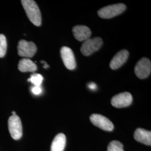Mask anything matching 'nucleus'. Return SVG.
Segmentation results:
<instances>
[{"label": "nucleus", "mask_w": 151, "mask_h": 151, "mask_svg": "<svg viewBox=\"0 0 151 151\" xmlns=\"http://www.w3.org/2000/svg\"><path fill=\"white\" fill-rule=\"evenodd\" d=\"M21 2L30 21L35 26H40L42 16L37 3L32 0H22Z\"/></svg>", "instance_id": "1"}, {"label": "nucleus", "mask_w": 151, "mask_h": 151, "mask_svg": "<svg viewBox=\"0 0 151 151\" xmlns=\"http://www.w3.org/2000/svg\"><path fill=\"white\" fill-rule=\"evenodd\" d=\"M126 9V6L123 4H117L107 6L98 11V15L103 19H110L119 15Z\"/></svg>", "instance_id": "2"}, {"label": "nucleus", "mask_w": 151, "mask_h": 151, "mask_svg": "<svg viewBox=\"0 0 151 151\" xmlns=\"http://www.w3.org/2000/svg\"><path fill=\"white\" fill-rule=\"evenodd\" d=\"M103 43L101 38H88L82 44L81 48V53L85 56H88L97 51L101 48Z\"/></svg>", "instance_id": "3"}, {"label": "nucleus", "mask_w": 151, "mask_h": 151, "mask_svg": "<svg viewBox=\"0 0 151 151\" xmlns=\"http://www.w3.org/2000/svg\"><path fill=\"white\" fill-rule=\"evenodd\" d=\"M9 130L11 137L18 140L22 138V127L20 118L17 115H12L8 120Z\"/></svg>", "instance_id": "4"}, {"label": "nucleus", "mask_w": 151, "mask_h": 151, "mask_svg": "<svg viewBox=\"0 0 151 151\" xmlns=\"http://www.w3.org/2000/svg\"><path fill=\"white\" fill-rule=\"evenodd\" d=\"M18 54L23 57L32 58L37 51V48L32 42H27L25 40H20L17 45Z\"/></svg>", "instance_id": "5"}, {"label": "nucleus", "mask_w": 151, "mask_h": 151, "mask_svg": "<svg viewBox=\"0 0 151 151\" xmlns=\"http://www.w3.org/2000/svg\"><path fill=\"white\" fill-rule=\"evenodd\" d=\"M151 63L150 60L143 58L136 64L134 72L136 76L140 79H145L151 73Z\"/></svg>", "instance_id": "6"}, {"label": "nucleus", "mask_w": 151, "mask_h": 151, "mask_svg": "<svg viewBox=\"0 0 151 151\" xmlns=\"http://www.w3.org/2000/svg\"><path fill=\"white\" fill-rule=\"evenodd\" d=\"M92 123L101 129L111 132L114 129L113 123L106 117L100 114H92L90 118Z\"/></svg>", "instance_id": "7"}, {"label": "nucleus", "mask_w": 151, "mask_h": 151, "mask_svg": "<svg viewBox=\"0 0 151 151\" xmlns=\"http://www.w3.org/2000/svg\"><path fill=\"white\" fill-rule=\"evenodd\" d=\"M133 98L129 92H124L114 96L111 99V105L117 108H125L132 103Z\"/></svg>", "instance_id": "8"}, {"label": "nucleus", "mask_w": 151, "mask_h": 151, "mask_svg": "<svg viewBox=\"0 0 151 151\" xmlns=\"http://www.w3.org/2000/svg\"><path fill=\"white\" fill-rule=\"evenodd\" d=\"M60 55L65 67L70 70L75 69L76 67L75 55L71 49L67 47H63L60 49Z\"/></svg>", "instance_id": "9"}, {"label": "nucleus", "mask_w": 151, "mask_h": 151, "mask_svg": "<svg viewBox=\"0 0 151 151\" xmlns=\"http://www.w3.org/2000/svg\"><path fill=\"white\" fill-rule=\"evenodd\" d=\"M129 52L127 50H122L118 52L110 63V67L112 70H116L124 64L128 60Z\"/></svg>", "instance_id": "10"}, {"label": "nucleus", "mask_w": 151, "mask_h": 151, "mask_svg": "<svg viewBox=\"0 0 151 151\" xmlns=\"http://www.w3.org/2000/svg\"><path fill=\"white\" fill-rule=\"evenodd\" d=\"M72 32L73 35L77 40L84 42L91 35V31L89 27L84 25H77L73 28Z\"/></svg>", "instance_id": "11"}, {"label": "nucleus", "mask_w": 151, "mask_h": 151, "mask_svg": "<svg viewBox=\"0 0 151 151\" xmlns=\"http://www.w3.org/2000/svg\"><path fill=\"white\" fill-rule=\"evenodd\" d=\"M135 140L147 146L151 145V132L142 128L137 129L134 134Z\"/></svg>", "instance_id": "12"}, {"label": "nucleus", "mask_w": 151, "mask_h": 151, "mask_svg": "<svg viewBox=\"0 0 151 151\" xmlns=\"http://www.w3.org/2000/svg\"><path fill=\"white\" fill-rule=\"evenodd\" d=\"M66 143L65 135L60 133L56 135L51 145V151H63Z\"/></svg>", "instance_id": "13"}, {"label": "nucleus", "mask_w": 151, "mask_h": 151, "mask_svg": "<svg viewBox=\"0 0 151 151\" xmlns=\"http://www.w3.org/2000/svg\"><path fill=\"white\" fill-rule=\"evenodd\" d=\"M18 68L22 72H35L37 70V66L32 60L29 58H24L20 60Z\"/></svg>", "instance_id": "14"}, {"label": "nucleus", "mask_w": 151, "mask_h": 151, "mask_svg": "<svg viewBox=\"0 0 151 151\" xmlns=\"http://www.w3.org/2000/svg\"><path fill=\"white\" fill-rule=\"evenodd\" d=\"M108 151H124L123 145L118 140H113L108 145Z\"/></svg>", "instance_id": "15"}, {"label": "nucleus", "mask_w": 151, "mask_h": 151, "mask_svg": "<svg viewBox=\"0 0 151 151\" xmlns=\"http://www.w3.org/2000/svg\"><path fill=\"white\" fill-rule=\"evenodd\" d=\"M43 80V77L42 76L38 73H34L31 76L30 78H29L27 81L31 82V83L34 85V86L40 87Z\"/></svg>", "instance_id": "16"}, {"label": "nucleus", "mask_w": 151, "mask_h": 151, "mask_svg": "<svg viewBox=\"0 0 151 151\" xmlns=\"http://www.w3.org/2000/svg\"><path fill=\"white\" fill-rule=\"evenodd\" d=\"M7 50V41L5 36L0 34V58H2L5 55Z\"/></svg>", "instance_id": "17"}, {"label": "nucleus", "mask_w": 151, "mask_h": 151, "mask_svg": "<svg viewBox=\"0 0 151 151\" xmlns=\"http://www.w3.org/2000/svg\"><path fill=\"white\" fill-rule=\"evenodd\" d=\"M32 91L35 95H39L40 93H41L42 90L40 87L34 86L32 88Z\"/></svg>", "instance_id": "18"}, {"label": "nucleus", "mask_w": 151, "mask_h": 151, "mask_svg": "<svg viewBox=\"0 0 151 151\" xmlns=\"http://www.w3.org/2000/svg\"><path fill=\"white\" fill-rule=\"evenodd\" d=\"M88 87L90 89L92 90H95L97 86H96V85L95 83H93V82H91V83H90L88 85Z\"/></svg>", "instance_id": "19"}, {"label": "nucleus", "mask_w": 151, "mask_h": 151, "mask_svg": "<svg viewBox=\"0 0 151 151\" xmlns=\"http://www.w3.org/2000/svg\"><path fill=\"white\" fill-rule=\"evenodd\" d=\"M42 63H43L44 64V68H48L49 65L47 64V63H46L45 62L42 61Z\"/></svg>", "instance_id": "20"}, {"label": "nucleus", "mask_w": 151, "mask_h": 151, "mask_svg": "<svg viewBox=\"0 0 151 151\" xmlns=\"http://www.w3.org/2000/svg\"><path fill=\"white\" fill-rule=\"evenodd\" d=\"M12 115H16V112L15 111H12Z\"/></svg>", "instance_id": "21"}]
</instances>
